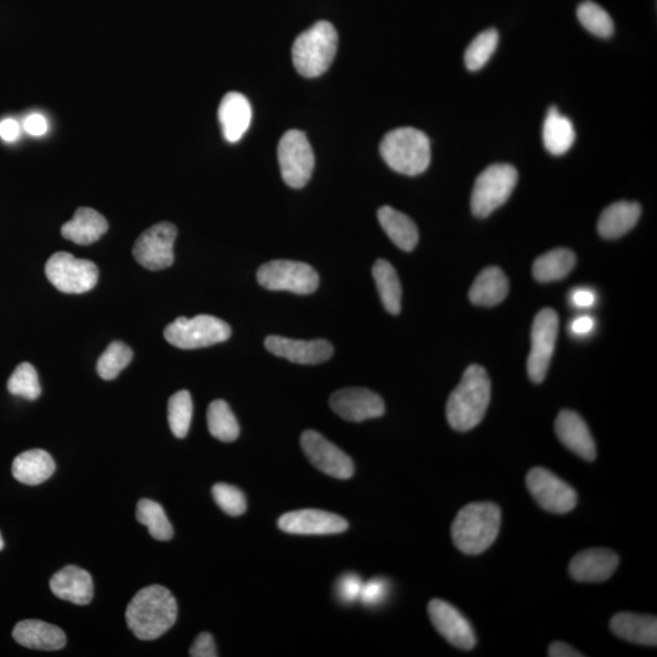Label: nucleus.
Here are the masks:
<instances>
[{"instance_id":"obj_2","label":"nucleus","mask_w":657,"mask_h":657,"mask_svg":"<svg viewBox=\"0 0 657 657\" xmlns=\"http://www.w3.org/2000/svg\"><path fill=\"white\" fill-rule=\"evenodd\" d=\"M491 401V380L481 365L465 370L462 381L448 398L446 414L452 429L465 432L484 419Z\"/></svg>"},{"instance_id":"obj_7","label":"nucleus","mask_w":657,"mask_h":657,"mask_svg":"<svg viewBox=\"0 0 657 657\" xmlns=\"http://www.w3.org/2000/svg\"><path fill=\"white\" fill-rule=\"evenodd\" d=\"M165 339L182 350H196L227 341L232 329L222 319L201 314L194 318L179 317L167 325Z\"/></svg>"},{"instance_id":"obj_1","label":"nucleus","mask_w":657,"mask_h":657,"mask_svg":"<svg viewBox=\"0 0 657 657\" xmlns=\"http://www.w3.org/2000/svg\"><path fill=\"white\" fill-rule=\"evenodd\" d=\"M176 598L167 588L154 584L139 591L126 610L129 630L140 640L164 636L177 621Z\"/></svg>"},{"instance_id":"obj_45","label":"nucleus","mask_w":657,"mask_h":657,"mask_svg":"<svg viewBox=\"0 0 657 657\" xmlns=\"http://www.w3.org/2000/svg\"><path fill=\"white\" fill-rule=\"evenodd\" d=\"M548 656L550 657H582L583 654L572 648L571 645L563 642H554L550 644L548 649Z\"/></svg>"},{"instance_id":"obj_44","label":"nucleus","mask_w":657,"mask_h":657,"mask_svg":"<svg viewBox=\"0 0 657 657\" xmlns=\"http://www.w3.org/2000/svg\"><path fill=\"white\" fill-rule=\"evenodd\" d=\"M24 127L28 134L35 137H41L48 131V123L46 117L39 114H32L26 117Z\"/></svg>"},{"instance_id":"obj_32","label":"nucleus","mask_w":657,"mask_h":657,"mask_svg":"<svg viewBox=\"0 0 657 657\" xmlns=\"http://www.w3.org/2000/svg\"><path fill=\"white\" fill-rule=\"evenodd\" d=\"M373 277L385 310L391 314H400L402 288L396 269L386 260H378L373 267Z\"/></svg>"},{"instance_id":"obj_20","label":"nucleus","mask_w":657,"mask_h":657,"mask_svg":"<svg viewBox=\"0 0 657 657\" xmlns=\"http://www.w3.org/2000/svg\"><path fill=\"white\" fill-rule=\"evenodd\" d=\"M555 432L563 445L587 462L597 459V448L586 421L580 414L564 409L555 420Z\"/></svg>"},{"instance_id":"obj_11","label":"nucleus","mask_w":657,"mask_h":657,"mask_svg":"<svg viewBox=\"0 0 657 657\" xmlns=\"http://www.w3.org/2000/svg\"><path fill=\"white\" fill-rule=\"evenodd\" d=\"M559 330V317L552 308H544L533 320L531 352L527 361V373L535 384L546 379L552 362Z\"/></svg>"},{"instance_id":"obj_49","label":"nucleus","mask_w":657,"mask_h":657,"mask_svg":"<svg viewBox=\"0 0 657 657\" xmlns=\"http://www.w3.org/2000/svg\"><path fill=\"white\" fill-rule=\"evenodd\" d=\"M4 549V541L2 537V533H0V552Z\"/></svg>"},{"instance_id":"obj_42","label":"nucleus","mask_w":657,"mask_h":657,"mask_svg":"<svg viewBox=\"0 0 657 657\" xmlns=\"http://www.w3.org/2000/svg\"><path fill=\"white\" fill-rule=\"evenodd\" d=\"M390 593V584L385 578H373V580L363 583L361 600L367 608H375L385 603L387 595Z\"/></svg>"},{"instance_id":"obj_22","label":"nucleus","mask_w":657,"mask_h":657,"mask_svg":"<svg viewBox=\"0 0 657 657\" xmlns=\"http://www.w3.org/2000/svg\"><path fill=\"white\" fill-rule=\"evenodd\" d=\"M50 589L56 597L76 605H88L94 593L92 576L73 565L56 572L50 580Z\"/></svg>"},{"instance_id":"obj_35","label":"nucleus","mask_w":657,"mask_h":657,"mask_svg":"<svg viewBox=\"0 0 657 657\" xmlns=\"http://www.w3.org/2000/svg\"><path fill=\"white\" fill-rule=\"evenodd\" d=\"M193 419V401L188 391L182 390L168 401V424L172 434L177 438L188 435Z\"/></svg>"},{"instance_id":"obj_18","label":"nucleus","mask_w":657,"mask_h":657,"mask_svg":"<svg viewBox=\"0 0 657 657\" xmlns=\"http://www.w3.org/2000/svg\"><path fill=\"white\" fill-rule=\"evenodd\" d=\"M265 346L272 355L297 364H319L334 355L333 345L323 339L305 341L272 335L266 339Z\"/></svg>"},{"instance_id":"obj_40","label":"nucleus","mask_w":657,"mask_h":657,"mask_svg":"<svg viewBox=\"0 0 657 657\" xmlns=\"http://www.w3.org/2000/svg\"><path fill=\"white\" fill-rule=\"evenodd\" d=\"M212 496L219 508L230 516L243 515L247 508L245 494L238 487L217 484L212 488Z\"/></svg>"},{"instance_id":"obj_27","label":"nucleus","mask_w":657,"mask_h":657,"mask_svg":"<svg viewBox=\"0 0 657 657\" xmlns=\"http://www.w3.org/2000/svg\"><path fill=\"white\" fill-rule=\"evenodd\" d=\"M55 473V463L43 449H31L14 459L13 475L21 484L37 486L50 479Z\"/></svg>"},{"instance_id":"obj_46","label":"nucleus","mask_w":657,"mask_h":657,"mask_svg":"<svg viewBox=\"0 0 657 657\" xmlns=\"http://www.w3.org/2000/svg\"><path fill=\"white\" fill-rule=\"evenodd\" d=\"M19 134L20 126L15 120L7 119L0 122V137L5 142H14V140L18 139Z\"/></svg>"},{"instance_id":"obj_33","label":"nucleus","mask_w":657,"mask_h":657,"mask_svg":"<svg viewBox=\"0 0 657 657\" xmlns=\"http://www.w3.org/2000/svg\"><path fill=\"white\" fill-rule=\"evenodd\" d=\"M207 425L210 434L222 442H233L240 434L237 418L228 403L223 400L213 401L207 409Z\"/></svg>"},{"instance_id":"obj_23","label":"nucleus","mask_w":657,"mask_h":657,"mask_svg":"<svg viewBox=\"0 0 657 657\" xmlns=\"http://www.w3.org/2000/svg\"><path fill=\"white\" fill-rule=\"evenodd\" d=\"M13 637L28 649L54 651L66 645V636L61 628L38 620L19 622L14 628Z\"/></svg>"},{"instance_id":"obj_8","label":"nucleus","mask_w":657,"mask_h":657,"mask_svg":"<svg viewBox=\"0 0 657 657\" xmlns=\"http://www.w3.org/2000/svg\"><path fill=\"white\" fill-rule=\"evenodd\" d=\"M258 284L271 291H289L297 295H310L318 289L319 275L307 263L274 260L257 271Z\"/></svg>"},{"instance_id":"obj_43","label":"nucleus","mask_w":657,"mask_h":657,"mask_svg":"<svg viewBox=\"0 0 657 657\" xmlns=\"http://www.w3.org/2000/svg\"><path fill=\"white\" fill-rule=\"evenodd\" d=\"M189 655L193 657H216L218 656L216 650L215 640L210 633H200L196 637L193 647L189 650Z\"/></svg>"},{"instance_id":"obj_26","label":"nucleus","mask_w":657,"mask_h":657,"mask_svg":"<svg viewBox=\"0 0 657 657\" xmlns=\"http://www.w3.org/2000/svg\"><path fill=\"white\" fill-rule=\"evenodd\" d=\"M642 207L638 202L619 201L606 207L598 221V232L605 239H619L639 221Z\"/></svg>"},{"instance_id":"obj_12","label":"nucleus","mask_w":657,"mask_h":657,"mask_svg":"<svg viewBox=\"0 0 657 657\" xmlns=\"http://www.w3.org/2000/svg\"><path fill=\"white\" fill-rule=\"evenodd\" d=\"M177 238V227L170 222H161L146 229L133 247V256L139 265L149 271H161L174 262L173 246Z\"/></svg>"},{"instance_id":"obj_39","label":"nucleus","mask_w":657,"mask_h":657,"mask_svg":"<svg viewBox=\"0 0 657 657\" xmlns=\"http://www.w3.org/2000/svg\"><path fill=\"white\" fill-rule=\"evenodd\" d=\"M8 390L11 395L26 398L28 401H36L42 393L38 374L35 367L30 363H21L15 369L8 381Z\"/></svg>"},{"instance_id":"obj_15","label":"nucleus","mask_w":657,"mask_h":657,"mask_svg":"<svg viewBox=\"0 0 657 657\" xmlns=\"http://www.w3.org/2000/svg\"><path fill=\"white\" fill-rule=\"evenodd\" d=\"M278 527L290 535L324 536L347 531L348 522L342 516L329 511L303 509L280 516Z\"/></svg>"},{"instance_id":"obj_34","label":"nucleus","mask_w":657,"mask_h":657,"mask_svg":"<svg viewBox=\"0 0 657 657\" xmlns=\"http://www.w3.org/2000/svg\"><path fill=\"white\" fill-rule=\"evenodd\" d=\"M137 519L140 524L148 527L151 537L157 541H170L173 537L171 522L159 503L151 501V499L139 501Z\"/></svg>"},{"instance_id":"obj_16","label":"nucleus","mask_w":657,"mask_h":657,"mask_svg":"<svg viewBox=\"0 0 657 657\" xmlns=\"http://www.w3.org/2000/svg\"><path fill=\"white\" fill-rule=\"evenodd\" d=\"M330 407L344 420L352 423L383 417L385 403L378 393L362 387H347L333 393Z\"/></svg>"},{"instance_id":"obj_31","label":"nucleus","mask_w":657,"mask_h":657,"mask_svg":"<svg viewBox=\"0 0 657 657\" xmlns=\"http://www.w3.org/2000/svg\"><path fill=\"white\" fill-rule=\"evenodd\" d=\"M576 266V256L569 249H555L538 257L533 263V277L538 282H557L569 275Z\"/></svg>"},{"instance_id":"obj_19","label":"nucleus","mask_w":657,"mask_h":657,"mask_svg":"<svg viewBox=\"0 0 657 657\" xmlns=\"http://www.w3.org/2000/svg\"><path fill=\"white\" fill-rule=\"evenodd\" d=\"M619 565V555L612 550L593 548L575 555L569 570L577 582L597 583L609 580Z\"/></svg>"},{"instance_id":"obj_30","label":"nucleus","mask_w":657,"mask_h":657,"mask_svg":"<svg viewBox=\"0 0 657 657\" xmlns=\"http://www.w3.org/2000/svg\"><path fill=\"white\" fill-rule=\"evenodd\" d=\"M576 139L575 127L570 119L560 114L557 106H550L543 125V143L550 154L564 155Z\"/></svg>"},{"instance_id":"obj_13","label":"nucleus","mask_w":657,"mask_h":657,"mask_svg":"<svg viewBox=\"0 0 657 657\" xmlns=\"http://www.w3.org/2000/svg\"><path fill=\"white\" fill-rule=\"evenodd\" d=\"M526 485L533 499L549 513L566 514L576 507V491L552 471L533 468L527 474Z\"/></svg>"},{"instance_id":"obj_5","label":"nucleus","mask_w":657,"mask_h":657,"mask_svg":"<svg viewBox=\"0 0 657 657\" xmlns=\"http://www.w3.org/2000/svg\"><path fill=\"white\" fill-rule=\"evenodd\" d=\"M338 44L335 27L328 21L317 22L310 30L301 33L292 46L295 69L307 78L323 75L333 64Z\"/></svg>"},{"instance_id":"obj_48","label":"nucleus","mask_w":657,"mask_h":657,"mask_svg":"<svg viewBox=\"0 0 657 657\" xmlns=\"http://www.w3.org/2000/svg\"><path fill=\"white\" fill-rule=\"evenodd\" d=\"M594 319L588 316L578 317L571 323V331L575 335L584 336L589 333L594 328Z\"/></svg>"},{"instance_id":"obj_36","label":"nucleus","mask_w":657,"mask_h":657,"mask_svg":"<svg viewBox=\"0 0 657 657\" xmlns=\"http://www.w3.org/2000/svg\"><path fill=\"white\" fill-rule=\"evenodd\" d=\"M498 42L499 33L496 28H490L477 35L465 50L464 60L468 70H481L496 52Z\"/></svg>"},{"instance_id":"obj_4","label":"nucleus","mask_w":657,"mask_h":657,"mask_svg":"<svg viewBox=\"0 0 657 657\" xmlns=\"http://www.w3.org/2000/svg\"><path fill=\"white\" fill-rule=\"evenodd\" d=\"M380 154L393 171L418 176L430 166V140L417 128L393 129L381 140Z\"/></svg>"},{"instance_id":"obj_6","label":"nucleus","mask_w":657,"mask_h":657,"mask_svg":"<svg viewBox=\"0 0 657 657\" xmlns=\"http://www.w3.org/2000/svg\"><path fill=\"white\" fill-rule=\"evenodd\" d=\"M519 174L514 166L496 164L487 167L476 178L471 194V211L474 216L486 218L503 206L518 184Z\"/></svg>"},{"instance_id":"obj_17","label":"nucleus","mask_w":657,"mask_h":657,"mask_svg":"<svg viewBox=\"0 0 657 657\" xmlns=\"http://www.w3.org/2000/svg\"><path fill=\"white\" fill-rule=\"evenodd\" d=\"M428 611L436 631L453 647L462 650L475 648L476 636L473 626L452 604L445 600L434 599L429 603Z\"/></svg>"},{"instance_id":"obj_41","label":"nucleus","mask_w":657,"mask_h":657,"mask_svg":"<svg viewBox=\"0 0 657 657\" xmlns=\"http://www.w3.org/2000/svg\"><path fill=\"white\" fill-rule=\"evenodd\" d=\"M362 588V578L357 574L348 572V574L340 576L338 582H336L335 595L341 604L352 605L361 598Z\"/></svg>"},{"instance_id":"obj_24","label":"nucleus","mask_w":657,"mask_h":657,"mask_svg":"<svg viewBox=\"0 0 657 657\" xmlns=\"http://www.w3.org/2000/svg\"><path fill=\"white\" fill-rule=\"evenodd\" d=\"M610 628L615 636L627 642L656 647L657 620L655 616L620 612L612 617Z\"/></svg>"},{"instance_id":"obj_21","label":"nucleus","mask_w":657,"mask_h":657,"mask_svg":"<svg viewBox=\"0 0 657 657\" xmlns=\"http://www.w3.org/2000/svg\"><path fill=\"white\" fill-rule=\"evenodd\" d=\"M218 119L227 142H239L251 126L252 108L250 101L241 93L229 92L219 105Z\"/></svg>"},{"instance_id":"obj_3","label":"nucleus","mask_w":657,"mask_h":657,"mask_svg":"<svg viewBox=\"0 0 657 657\" xmlns=\"http://www.w3.org/2000/svg\"><path fill=\"white\" fill-rule=\"evenodd\" d=\"M502 513L497 504L471 503L459 511L452 525L454 546L468 555L486 552L496 541Z\"/></svg>"},{"instance_id":"obj_28","label":"nucleus","mask_w":657,"mask_h":657,"mask_svg":"<svg viewBox=\"0 0 657 657\" xmlns=\"http://www.w3.org/2000/svg\"><path fill=\"white\" fill-rule=\"evenodd\" d=\"M509 291L508 278L501 268L488 267L479 274L471 286L470 301L476 306L493 307L499 305Z\"/></svg>"},{"instance_id":"obj_37","label":"nucleus","mask_w":657,"mask_h":657,"mask_svg":"<svg viewBox=\"0 0 657 657\" xmlns=\"http://www.w3.org/2000/svg\"><path fill=\"white\" fill-rule=\"evenodd\" d=\"M577 18L588 32L599 38H609L614 35L615 26L608 11L593 2H583L578 5Z\"/></svg>"},{"instance_id":"obj_29","label":"nucleus","mask_w":657,"mask_h":657,"mask_svg":"<svg viewBox=\"0 0 657 657\" xmlns=\"http://www.w3.org/2000/svg\"><path fill=\"white\" fill-rule=\"evenodd\" d=\"M380 226L383 227L387 237L401 250L411 252L418 245L419 232L415 223L404 213L383 206L378 211Z\"/></svg>"},{"instance_id":"obj_25","label":"nucleus","mask_w":657,"mask_h":657,"mask_svg":"<svg viewBox=\"0 0 657 657\" xmlns=\"http://www.w3.org/2000/svg\"><path fill=\"white\" fill-rule=\"evenodd\" d=\"M109 224L103 215L89 207H80L71 221L61 228V235L78 245H91L108 232Z\"/></svg>"},{"instance_id":"obj_38","label":"nucleus","mask_w":657,"mask_h":657,"mask_svg":"<svg viewBox=\"0 0 657 657\" xmlns=\"http://www.w3.org/2000/svg\"><path fill=\"white\" fill-rule=\"evenodd\" d=\"M133 352L121 341H114L100 356L97 372L104 380H114L132 362Z\"/></svg>"},{"instance_id":"obj_10","label":"nucleus","mask_w":657,"mask_h":657,"mask_svg":"<svg viewBox=\"0 0 657 657\" xmlns=\"http://www.w3.org/2000/svg\"><path fill=\"white\" fill-rule=\"evenodd\" d=\"M278 159L284 182L290 188L301 189L310 182L316 159L305 133L297 129L286 132L279 142Z\"/></svg>"},{"instance_id":"obj_9","label":"nucleus","mask_w":657,"mask_h":657,"mask_svg":"<svg viewBox=\"0 0 657 657\" xmlns=\"http://www.w3.org/2000/svg\"><path fill=\"white\" fill-rule=\"evenodd\" d=\"M46 274L50 283L64 294H84L95 288L99 269L89 260H81L69 252H56L49 258Z\"/></svg>"},{"instance_id":"obj_14","label":"nucleus","mask_w":657,"mask_h":657,"mask_svg":"<svg viewBox=\"0 0 657 657\" xmlns=\"http://www.w3.org/2000/svg\"><path fill=\"white\" fill-rule=\"evenodd\" d=\"M301 446L308 460L322 473L340 480L351 479L355 474V464L352 459L319 432L314 430L303 432Z\"/></svg>"},{"instance_id":"obj_47","label":"nucleus","mask_w":657,"mask_h":657,"mask_svg":"<svg viewBox=\"0 0 657 657\" xmlns=\"http://www.w3.org/2000/svg\"><path fill=\"white\" fill-rule=\"evenodd\" d=\"M571 300L578 308H589L595 303V294L589 289H577L572 294Z\"/></svg>"}]
</instances>
